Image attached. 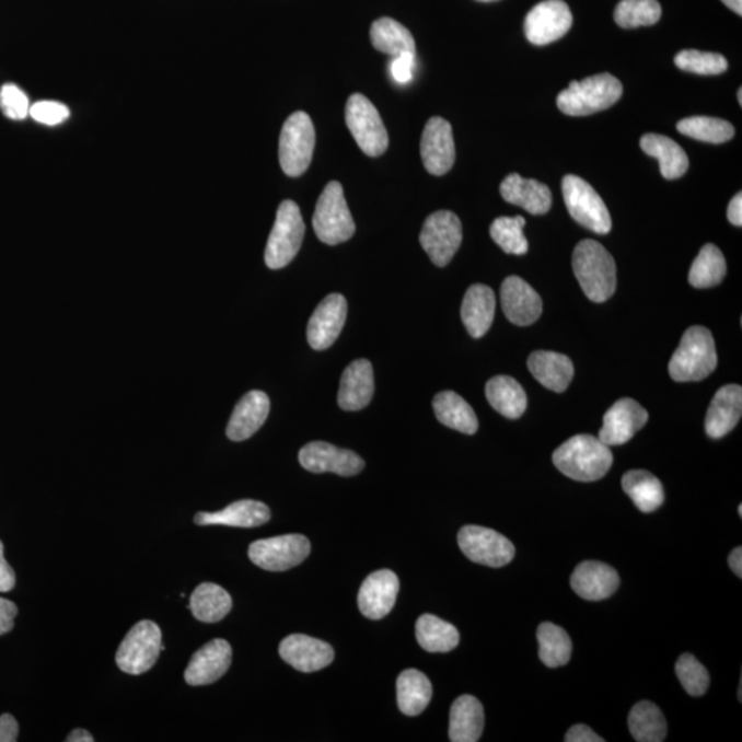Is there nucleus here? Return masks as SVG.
<instances>
[{"instance_id": "1", "label": "nucleus", "mask_w": 742, "mask_h": 742, "mask_svg": "<svg viewBox=\"0 0 742 742\" xmlns=\"http://www.w3.org/2000/svg\"><path fill=\"white\" fill-rule=\"evenodd\" d=\"M553 462L558 471L572 480L591 483L600 480L610 472L613 455L599 438L577 434L554 451Z\"/></svg>"}, {"instance_id": "2", "label": "nucleus", "mask_w": 742, "mask_h": 742, "mask_svg": "<svg viewBox=\"0 0 742 742\" xmlns=\"http://www.w3.org/2000/svg\"><path fill=\"white\" fill-rule=\"evenodd\" d=\"M577 276L586 295L594 303H604L616 290V263L610 252L594 240H583L572 256Z\"/></svg>"}, {"instance_id": "3", "label": "nucleus", "mask_w": 742, "mask_h": 742, "mask_svg": "<svg viewBox=\"0 0 742 742\" xmlns=\"http://www.w3.org/2000/svg\"><path fill=\"white\" fill-rule=\"evenodd\" d=\"M718 366L712 333L703 326H692L682 336L680 347L670 360L669 373L677 383L707 379Z\"/></svg>"}, {"instance_id": "4", "label": "nucleus", "mask_w": 742, "mask_h": 742, "mask_svg": "<svg viewBox=\"0 0 742 742\" xmlns=\"http://www.w3.org/2000/svg\"><path fill=\"white\" fill-rule=\"evenodd\" d=\"M623 95L621 80L610 73H600L582 82H571L557 96V106L568 116H589L610 109Z\"/></svg>"}, {"instance_id": "5", "label": "nucleus", "mask_w": 742, "mask_h": 742, "mask_svg": "<svg viewBox=\"0 0 742 742\" xmlns=\"http://www.w3.org/2000/svg\"><path fill=\"white\" fill-rule=\"evenodd\" d=\"M304 234L305 224L298 204L290 200L281 202L266 246L267 267L271 270L287 267L299 254Z\"/></svg>"}, {"instance_id": "6", "label": "nucleus", "mask_w": 742, "mask_h": 742, "mask_svg": "<svg viewBox=\"0 0 742 742\" xmlns=\"http://www.w3.org/2000/svg\"><path fill=\"white\" fill-rule=\"evenodd\" d=\"M313 225L316 236L327 245L343 244L352 239L357 228L340 183H327L316 202Z\"/></svg>"}, {"instance_id": "7", "label": "nucleus", "mask_w": 742, "mask_h": 742, "mask_svg": "<svg viewBox=\"0 0 742 742\" xmlns=\"http://www.w3.org/2000/svg\"><path fill=\"white\" fill-rule=\"evenodd\" d=\"M315 130L304 112H295L285 121L279 138V163L288 176L303 175L313 160Z\"/></svg>"}, {"instance_id": "8", "label": "nucleus", "mask_w": 742, "mask_h": 742, "mask_svg": "<svg viewBox=\"0 0 742 742\" xmlns=\"http://www.w3.org/2000/svg\"><path fill=\"white\" fill-rule=\"evenodd\" d=\"M346 121L355 141L364 154L379 158L389 149V132L375 106L362 94L349 96Z\"/></svg>"}, {"instance_id": "9", "label": "nucleus", "mask_w": 742, "mask_h": 742, "mask_svg": "<svg viewBox=\"0 0 742 742\" xmlns=\"http://www.w3.org/2000/svg\"><path fill=\"white\" fill-rule=\"evenodd\" d=\"M564 201L569 215L583 228L596 234H607L612 229V219L604 200L588 182L577 175H567L563 179Z\"/></svg>"}, {"instance_id": "10", "label": "nucleus", "mask_w": 742, "mask_h": 742, "mask_svg": "<svg viewBox=\"0 0 742 742\" xmlns=\"http://www.w3.org/2000/svg\"><path fill=\"white\" fill-rule=\"evenodd\" d=\"M163 634L152 621L137 623L123 639L116 653L118 669L127 674L141 675L159 660Z\"/></svg>"}, {"instance_id": "11", "label": "nucleus", "mask_w": 742, "mask_h": 742, "mask_svg": "<svg viewBox=\"0 0 742 742\" xmlns=\"http://www.w3.org/2000/svg\"><path fill=\"white\" fill-rule=\"evenodd\" d=\"M311 543L299 534L268 537L252 543L251 561L255 566L271 572H283L300 566L310 556Z\"/></svg>"}, {"instance_id": "12", "label": "nucleus", "mask_w": 742, "mask_h": 742, "mask_svg": "<svg viewBox=\"0 0 742 742\" xmlns=\"http://www.w3.org/2000/svg\"><path fill=\"white\" fill-rule=\"evenodd\" d=\"M459 545L471 561L491 568L508 566L515 554L507 536L486 526L465 525L460 531Z\"/></svg>"}, {"instance_id": "13", "label": "nucleus", "mask_w": 742, "mask_h": 742, "mask_svg": "<svg viewBox=\"0 0 742 742\" xmlns=\"http://www.w3.org/2000/svg\"><path fill=\"white\" fill-rule=\"evenodd\" d=\"M419 242L430 260L438 267H445L453 260L462 244V224L459 217L450 211L430 215L422 225Z\"/></svg>"}, {"instance_id": "14", "label": "nucleus", "mask_w": 742, "mask_h": 742, "mask_svg": "<svg viewBox=\"0 0 742 742\" xmlns=\"http://www.w3.org/2000/svg\"><path fill=\"white\" fill-rule=\"evenodd\" d=\"M572 23L571 10L564 0H545L526 14L525 36L532 45L545 46L566 36Z\"/></svg>"}, {"instance_id": "15", "label": "nucleus", "mask_w": 742, "mask_h": 742, "mask_svg": "<svg viewBox=\"0 0 742 742\" xmlns=\"http://www.w3.org/2000/svg\"><path fill=\"white\" fill-rule=\"evenodd\" d=\"M348 304L340 293H332L321 301L306 327L311 348L324 351L331 348L346 325Z\"/></svg>"}, {"instance_id": "16", "label": "nucleus", "mask_w": 742, "mask_h": 742, "mask_svg": "<svg viewBox=\"0 0 742 742\" xmlns=\"http://www.w3.org/2000/svg\"><path fill=\"white\" fill-rule=\"evenodd\" d=\"M421 158L429 174L442 176L453 169L455 144L453 128L442 117H432L424 128Z\"/></svg>"}, {"instance_id": "17", "label": "nucleus", "mask_w": 742, "mask_h": 742, "mask_svg": "<svg viewBox=\"0 0 742 742\" xmlns=\"http://www.w3.org/2000/svg\"><path fill=\"white\" fill-rule=\"evenodd\" d=\"M299 461L305 471L336 473L338 476H357L363 471L364 461L353 451L343 450L326 442L305 444L300 450Z\"/></svg>"}, {"instance_id": "18", "label": "nucleus", "mask_w": 742, "mask_h": 742, "mask_svg": "<svg viewBox=\"0 0 742 742\" xmlns=\"http://www.w3.org/2000/svg\"><path fill=\"white\" fill-rule=\"evenodd\" d=\"M648 419V411L638 402L625 397L605 413L604 427L600 430L599 439L607 448L625 444L636 437Z\"/></svg>"}, {"instance_id": "19", "label": "nucleus", "mask_w": 742, "mask_h": 742, "mask_svg": "<svg viewBox=\"0 0 742 742\" xmlns=\"http://www.w3.org/2000/svg\"><path fill=\"white\" fill-rule=\"evenodd\" d=\"M399 589V579L390 569L369 575L358 594L360 612L371 621H380L394 610Z\"/></svg>"}, {"instance_id": "20", "label": "nucleus", "mask_w": 742, "mask_h": 742, "mask_svg": "<svg viewBox=\"0 0 742 742\" xmlns=\"http://www.w3.org/2000/svg\"><path fill=\"white\" fill-rule=\"evenodd\" d=\"M233 650L224 639H213L198 649L185 671V681L192 686L211 685L229 671Z\"/></svg>"}, {"instance_id": "21", "label": "nucleus", "mask_w": 742, "mask_h": 742, "mask_svg": "<svg viewBox=\"0 0 742 742\" xmlns=\"http://www.w3.org/2000/svg\"><path fill=\"white\" fill-rule=\"evenodd\" d=\"M279 654L283 661L300 672H315L326 669L335 659V650L329 644L303 634H293L279 645Z\"/></svg>"}, {"instance_id": "22", "label": "nucleus", "mask_w": 742, "mask_h": 742, "mask_svg": "<svg viewBox=\"0 0 742 742\" xmlns=\"http://www.w3.org/2000/svg\"><path fill=\"white\" fill-rule=\"evenodd\" d=\"M501 301L505 315L514 325H532L542 315L541 295L520 277L505 279Z\"/></svg>"}, {"instance_id": "23", "label": "nucleus", "mask_w": 742, "mask_h": 742, "mask_svg": "<svg viewBox=\"0 0 742 742\" xmlns=\"http://www.w3.org/2000/svg\"><path fill=\"white\" fill-rule=\"evenodd\" d=\"M374 395L373 366L368 359L353 360L341 375L338 406L346 411L362 410Z\"/></svg>"}, {"instance_id": "24", "label": "nucleus", "mask_w": 742, "mask_h": 742, "mask_svg": "<svg viewBox=\"0 0 742 742\" xmlns=\"http://www.w3.org/2000/svg\"><path fill=\"white\" fill-rule=\"evenodd\" d=\"M270 414V399L262 391H251L235 406L228 425V438L244 442L257 432Z\"/></svg>"}, {"instance_id": "25", "label": "nucleus", "mask_w": 742, "mask_h": 742, "mask_svg": "<svg viewBox=\"0 0 742 742\" xmlns=\"http://www.w3.org/2000/svg\"><path fill=\"white\" fill-rule=\"evenodd\" d=\"M621 584V578L610 566L600 561L579 564L571 577L575 593L588 601L610 599Z\"/></svg>"}, {"instance_id": "26", "label": "nucleus", "mask_w": 742, "mask_h": 742, "mask_svg": "<svg viewBox=\"0 0 742 742\" xmlns=\"http://www.w3.org/2000/svg\"><path fill=\"white\" fill-rule=\"evenodd\" d=\"M271 512L267 505L252 499H242L229 505L220 512L196 514L195 523L197 525H228L236 529H255V526L265 525L270 521Z\"/></svg>"}, {"instance_id": "27", "label": "nucleus", "mask_w": 742, "mask_h": 742, "mask_svg": "<svg viewBox=\"0 0 742 742\" xmlns=\"http://www.w3.org/2000/svg\"><path fill=\"white\" fill-rule=\"evenodd\" d=\"M742 413V390L740 385L723 386L714 396L706 418V432L711 439L726 437L739 424Z\"/></svg>"}, {"instance_id": "28", "label": "nucleus", "mask_w": 742, "mask_h": 742, "mask_svg": "<svg viewBox=\"0 0 742 742\" xmlns=\"http://www.w3.org/2000/svg\"><path fill=\"white\" fill-rule=\"evenodd\" d=\"M505 201L525 209L531 215H545L552 208L550 189L534 179H524L519 174L505 177L501 185Z\"/></svg>"}, {"instance_id": "29", "label": "nucleus", "mask_w": 742, "mask_h": 742, "mask_svg": "<svg viewBox=\"0 0 742 742\" xmlns=\"http://www.w3.org/2000/svg\"><path fill=\"white\" fill-rule=\"evenodd\" d=\"M495 306L497 301L491 288L476 283L467 289L462 301L461 316L473 338H480L489 331L494 322Z\"/></svg>"}, {"instance_id": "30", "label": "nucleus", "mask_w": 742, "mask_h": 742, "mask_svg": "<svg viewBox=\"0 0 742 742\" xmlns=\"http://www.w3.org/2000/svg\"><path fill=\"white\" fill-rule=\"evenodd\" d=\"M529 369L543 386L558 394L568 389L575 373L572 360L566 355L553 351L531 353Z\"/></svg>"}, {"instance_id": "31", "label": "nucleus", "mask_w": 742, "mask_h": 742, "mask_svg": "<svg viewBox=\"0 0 742 742\" xmlns=\"http://www.w3.org/2000/svg\"><path fill=\"white\" fill-rule=\"evenodd\" d=\"M484 730V709L476 697L465 695L456 698L450 711V740L476 742Z\"/></svg>"}, {"instance_id": "32", "label": "nucleus", "mask_w": 742, "mask_h": 742, "mask_svg": "<svg viewBox=\"0 0 742 742\" xmlns=\"http://www.w3.org/2000/svg\"><path fill=\"white\" fill-rule=\"evenodd\" d=\"M641 149L650 158L658 159L661 175L665 179H680L689 169V159L685 150L669 137L647 134L641 138Z\"/></svg>"}, {"instance_id": "33", "label": "nucleus", "mask_w": 742, "mask_h": 742, "mask_svg": "<svg viewBox=\"0 0 742 742\" xmlns=\"http://www.w3.org/2000/svg\"><path fill=\"white\" fill-rule=\"evenodd\" d=\"M433 410L440 422L461 433L475 434L478 419L464 397L453 391L440 392L433 399Z\"/></svg>"}, {"instance_id": "34", "label": "nucleus", "mask_w": 742, "mask_h": 742, "mask_svg": "<svg viewBox=\"0 0 742 742\" xmlns=\"http://www.w3.org/2000/svg\"><path fill=\"white\" fill-rule=\"evenodd\" d=\"M397 706L407 717H417L429 706L432 685L418 670L403 671L396 682Z\"/></svg>"}, {"instance_id": "35", "label": "nucleus", "mask_w": 742, "mask_h": 742, "mask_svg": "<svg viewBox=\"0 0 742 742\" xmlns=\"http://www.w3.org/2000/svg\"><path fill=\"white\" fill-rule=\"evenodd\" d=\"M486 396L489 405L503 417L518 419L525 411V391L509 375H497L489 380L486 385Z\"/></svg>"}, {"instance_id": "36", "label": "nucleus", "mask_w": 742, "mask_h": 742, "mask_svg": "<svg viewBox=\"0 0 742 742\" xmlns=\"http://www.w3.org/2000/svg\"><path fill=\"white\" fill-rule=\"evenodd\" d=\"M416 636L419 647L430 653H445L459 647L460 633L453 625L425 613L418 618Z\"/></svg>"}, {"instance_id": "37", "label": "nucleus", "mask_w": 742, "mask_h": 742, "mask_svg": "<svg viewBox=\"0 0 742 742\" xmlns=\"http://www.w3.org/2000/svg\"><path fill=\"white\" fill-rule=\"evenodd\" d=\"M623 489L644 513H652L664 502V489L658 477L647 471H630L623 476Z\"/></svg>"}, {"instance_id": "38", "label": "nucleus", "mask_w": 742, "mask_h": 742, "mask_svg": "<svg viewBox=\"0 0 742 742\" xmlns=\"http://www.w3.org/2000/svg\"><path fill=\"white\" fill-rule=\"evenodd\" d=\"M233 600L223 588L215 583L198 586L190 596V611L197 621L218 623L229 615Z\"/></svg>"}, {"instance_id": "39", "label": "nucleus", "mask_w": 742, "mask_h": 742, "mask_svg": "<svg viewBox=\"0 0 742 742\" xmlns=\"http://www.w3.org/2000/svg\"><path fill=\"white\" fill-rule=\"evenodd\" d=\"M371 43L375 50L390 54L392 57L403 53H416V42L410 31L397 21L384 18L375 21L370 30Z\"/></svg>"}, {"instance_id": "40", "label": "nucleus", "mask_w": 742, "mask_h": 742, "mask_svg": "<svg viewBox=\"0 0 742 742\" xmlns=\"http://www.w3.org/2000/svg\"><path fill=\"white\" fill-rule=\"evenodd\" d=\"M628 728L634 740L638 742H661L666 737L664 715L650 702H641L633 707L628 717Z\"/></svg>"}, {"instance_id": "41", "label": "nucleus", "mask_w": 742, "mask_h": 742, "mask_svg": "<svg viewBox=\"0 0 742 742\" xmlns=\"http://www.w3.org/2000/svg\"><path fill=\"white\" fill-rule=\"evenodd\" d=\"M537 642H540V658L548 669H558L566 665L571 659L572 641L564 628L553 623H542L537 627Z\"/></svg>"}, {"instance_id": "42", "label": "nucleus", "mask_w": 742, "mask_h": 742, "mask_svg": "<svg viewBox=\"0 0 742 742\" xmlns=\"http://www.w3.org/2000/svg\"><path fill=\"white\" fill-rule=\"evenodd\" d=\"M728 273V266L722 252L714 244L702 247L700 254L693 262L689 273V283L696 289L718 287Z\"/></svg>"}, {"instance_id": "43", "label": "nucleus", "mask_w": 742, "mask_h": 742, "mask_svg": "<svg viewBox=\"0 0 742 742\" xmlns=\"http://www.w3.org/2000/svg\"><path fill=\"white\" fill-rule=\"evenodd\" d=\"M676 128L686 137L708 143H724L734 137L733 124L717 117H687L677 123Z\"/></svg>"}, {"instance_id": "44", "label": "nucleus", "mask_w": 742, "mask_h": 742, "mask_svg": "<svg viewBox=\"0 0 742 742\" xmlns=\"http://www.w3.org/2000/svg\"><path fill=\"white\" fill-rule=\"evenodd\" d=\"M525 219L523 217L498 218L494 220L489 234L495 244L502 247L509 255H525L529 252V241L524 235Z\"/></svg>"}, {"instance_id": "45", "label": "nucleus", "mask_w": 742, "mask_h": 742, "mask_svg": "<svg viewBox=\"0 0 742 742\" xmlns=\"http://www.w3.org/2000/svg\"><path fill=\"white\" fill-rule=\"evenodd\" d=\"M661 18L658 0H622L615 10V21L626 30L654 25Z\"/></svg>"}, {"instance_id": "46", "label": "nucleus", "mask_w": 742, "mask_h": 742, "mask_svg": "<svg viewBox=\"0 0 742 742\" xmlns=\"http://www.w3.org/2000/svg\"><path fill=\"white\" fill-rule=\"evenodd\" d=\"M677 680L691 696L706 695L709 686V675L706 666L691 653L682 654L675 664Z\"/></svg>"}, {"instance_id": "47", "label": "nucleus", "mask_w": 742, "mask_h": 742, "mask_svg": "<svg viewBox=\"0 0 742 742\" xmlns=\"http://www.w3.org/2000/svg\"><path fill=\"white\" fill-rule=\"evenodd\" d=\"M675 66L697 74H720L728 69V59L717 53L684 50L676 54Z\"/></svg>"}, {"instance_id": "48", "label": "nucleus", "mask_w": 742, "mask_h": 742, "mask_svg": "<svg viewBox=\"0 0 742 742\" xmlns=\"http://www.w3.org/2000/svg\"><path fill=\"white\" fill-rule=\"evenodd\" d=\"M0 109L12 120H24L30 116V98L15 84H4L0 89Z\"/></svg>"}, {"instance_id": "49", "label": "nucleus", "mask_w": 742, "mask_h": 742, "mask_svg": "<svg viewBox=\"0 0 742 742\" xmlns=\"http://www.w3.org/2000/svg\"><path fill=\"white\" fill-rule=\"evenodd\" d=\"M71 115L68 107L57 101H40L31 105L30 116L45 126H58Z\"/></svg>"}, {"instance_id": "50", "label": "nucleus", "mask_w": 742, "mask_h": 742, "mask_svg": "<svg viewBox=\"0 0 742 742\" xmlns=\"http://www.w3.org/2000/svg\"><path fill=\"white\" fill-rule=\"evenodd\" d=\"M416 69V53H403L391 62V74L396 83H410Z\"/></svg>"}, {"instance_id": "51", "label": "nucleus", "mask_w": 742, "mask_h": 742, "mask_svg": "<svg viewBox=\"0 0 742 742\" xmlns=\"http://www.w3.org/2000/svg\"><path fill=\"white\" fill-rule=\"evenodd\" d=\"M18 613L19 607L14 602L0 596V636L13 630L14 618Z\"/></svg>"}, {"instance_id": "52", "label": "nucleus", "mask_w": 742, "mask_h": 742, "mask_svg": "<svg viewBox=\"0 0 742 742\" xmlns=\"http://www.w3.org/2000/svg\"><path fill=\"white\" fill-rule=\"evenodd\" d=\"M3 550V543L0 541V593H8V591L14 589L15 573L13 568L9 566L7 558H4Z\"/></svg>"}, {"instance_id": "53", "label": "nucleus", "mask_w": 742, "mask_h": 742, "mask_svg": "<svg viewBox=\"0 0 742 742\" xmlns=\"http://www.w3.org/2000/svg\"><path fill=\"white\" fill-rule=\"evenodd\" d=\"M567 742H604V739L599 734L594 733V730H591L589 726L586 724H575L571 729L568 730L566 735Z\"/></svg>"}, {"instance_id": "54", "label": "nucleus", "mask_w": 742, "mask_h": 742, "mask_svg": "<svg viewBox=\"0 0 742 742\" xmlns=\"http://www.w3.org/2000/svg\"><path fill=\"white\" fill-rule=\"evenodd\" d=\"M19 739V723L13 715H0V742H15Z\"/></svg>"}, {"instance_id": "55", "label": "nucleus", "mask_w": 742, "mask_h": 742, "mask_svg": "<svg viewBox=\"0 0 742 742\" xmlns=\"http://www.w3.org/2000/svg\"><path fill=\"white\" fill-rule=\"evenodd\" d=\"M728 218L731 224L741 228L742 224V196L741 193L733 197V200L730 201L728 208Z\"/></svg>"}, {"instance_id": "56", "label": "nucleus", "mask_w": 742, "mask_h": 742, "mask_svg": "<svg viewBox=\"0 0 742 742\" xmlns=\"http://www.w3.org/2000/svg\"><path fill=\"white\" fill-rule=\"evenodd\" d=\"M729 566L737 577L742 578V548L735 547L729 556Z\"/></svg>"}, {"instance_id": "57", "label": "nucleus", "mask_w": 742, "mask_h": 742, "mask_svg": "<svg viewBox=\"0 0 742 742\" xmlns=\"http://www.w3.org/2000/svg\"><path fill=\"white\" fill-rule=\"evenodd\" d=\"M94 737L89 733L88 730L77 729L73 730L71 734L67 737V742H93Z\"/></svg>"}, {"instance_id": "58", "label": "nucleus", "mask_w": 742, "mask_h": 742, "mask_svg": "<svg viewBox=\"0 0 742 742\" xmlns=\"http://www.w3.org/2000/svg\"><path fill=\"white\" fill-rule=\"evenodd\" d=\"M722 2L734 13L742 14V0H722Z\"/></svg>"}, {"instance_id": "59", "label": "nucleus", "mask_w": 742, "mask_h": 742, "mask_svg": "<svg viewBox=\"0 0 742 742\" xmlns=\"http://www.w3.org/2000/svg\"><path fill=\"white\" fill-rule=\"evenodd\" d=\"M737 94H739V95H737V96H739L740 105H742V90L740 89V90H739V93H737Z\"/></svg>"}, {"instance_id": "60", "label": "nucleus", "mask_w": 742, "mask_h": 742, "mask_svg": "<svg viewBox=\"0 0 742 742\" xmlns=\"http://www.w3.org/2000/svg\"><path fill=\"white\" fill-rule=\"evenodd\" d=\"M477 2H497V0H477Z\"/></svg>"}, {"instance_id": "61", "label": "nucleus", "mask_w": 742, "mask_h": 742, "mask_svg": "<svg viewBox=\"0 0 742 742\" xmlns=\"http://www.w3.org/2000/svg\"><path fill=\"white\" fill-rule=\"evenodd\" d=\"M739 514H740V518H741V515H742V505H740V507H739Z\"/></svg>"}]
</instances>
